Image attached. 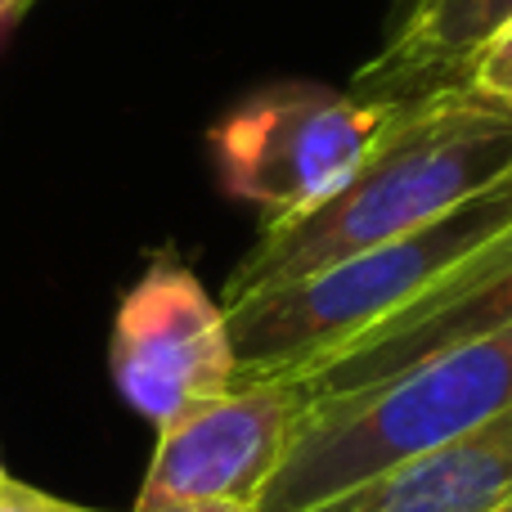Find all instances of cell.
Instances as JSON below:
<instances>
[{
  "mask_svg": "<svg viewBox=\"0 0 512 512\" xmlns=\"http://www.w3.org/2000/svg\"><path fill=\"white\" fill-rule=\"evenodd\" d=\"M508 23L512 0H405L391 41L369 68H360L351 95L405 104L441 86H463L468 63Z\"/></svg>",
  "mask_w": 512,
  "mask_h": 512,
  "instance_id": "9",
  "label": "cell"
},
{
  "mask_svg": "<svg viewBox=\"0 0 512 512\" xmlns=\"http://www.w3.org/2000/svg\"><path fill=\"white\" fill-rule=\"evenodd\" d=\"M14 14H23V5H18V0H0V18H5V23H9V18H14Z\"/></svg>",
  "mask_w": 512,
  "mask_h": 512,
  "instance_id": "13",
  "label": "cell"
},
{
  "mask_svg": "<svg viewBox=\"0 0 512 512\" xmlns=\"http://www.w3.org/2000/svg\"><path fill=\"white\" fill-rule=\"evenodd\" d=\"M512 504V409L310 512H499Z\"/></svg>",
  "mask_w": 512,
  "mask_h": 512,
  "instance_id": "8",
  "label": "cell"
},
{
  "mask_svg": "<svg viewBox=\"0 0 512 512\" xmlns=\"http://www.w3.org/2000/svg\"><path fill=\"white\" fill-rule=\"evenodd\" d=\"M108 364L122 400L158 432L239 387L225 301H216L171 252L153 256L122 297Z\"/></svg>",
  "mask_w": 512,
  "mask_h": 512,
  "instance_id": "5",
  "label": "cell"
},
{
  "mask_svg": "<svg viewBox=\"0 0 512 512\" xmlns=\"http://www.w3.org/2000/svg\"><path fill=\"white\" fill-rule=\"evenodd\" d=\"M135 512H261L256 504H162V508H135Z\"/></svg>",
  "mask_w": 512,
  "mask_h": 512,
  "instance_id": "12",
  "label": "cell"
},
{
  "mask_svg": "<svg viewBox=\"0 0 512 512\" xmlns=\"http://www.w3.org/2000/svg\"><path fill=\"white\" fill-rule=\"evenodd\" d=\"M396 104L328 90L319 81H279L234 104L212 126V158L230 198L252 203L265 221H292L364 167Z\"/></svg>",
  "mask_w": 512,
  "mask_h": 512,
  "instance_id": "4",
  "label": "cell"
},
{
  "mask_svg": "<svg viewBox=\"0 0 512 512\" xmlns=\"http://www.w3.org/2000/svg\"><path fill=\"white\" fill-rule=\"evenodd\" d=\"M499 512H512V504H504V508H499Z\"/></svg>",
  "mask_w": 512,
  "mask_h": 512,
  "instance_id": "16",
  "label": "cell"
},
{
  "mask_svg": "<svg viewBox=\"0 0 512 512\" xmlns=\"http://www.w3.org/2000/svg\"><path fill=\"white\" fill-rule=\"evenodd\" d=\"M0 512H104V508H90L77 504V499H59L50 490H36L27 481L5 477L0 481Z\"/></svg>",
  "mask_w": 512,
  "mask_h": 512,
  "instance_id": "11",
  "label": "cell"
},
{
  "mask_svg": "<svg viewBox=\"0 0 512 512\" xmlns=\"http://www.w3.org/2000/svg\"><path fill=\"white\" fill-rule=\"evenodd\" d=\"M512 409V324L378 387L310 400L261 512H310Z\"/></svg>",
  "mask_w": 512,
  "mask_h": 512,
  "instance_id": "2",
  "label": "cell"
},
{
  "mask_svg": "<svg viewBox=\"0 0 512 512\" xmlns=\"http://www.w3.org/2000/svg\"><path fill=\"white\" fill-rule=\"evenodd\" d=\"M5 477H9V472H5V463H0V481H5Z\"/></svg>",
  "mask_w": 512,
  "mask_h": 512,
  "instance_id": "14",
  "label": "cell"
},
{
  "mask_svg": "<svg viewBox=\"0 0 512 512\" xmlns=\"http://www.w3.org/2000/svg\"><path fill=\"white\" fill-rule=\"evenodd\" d=\"M18 5H23V9H27V0H18Z\"/></svg>",
  "mask_w": 512,
  "mask_h": 512,
  "instance_id": "17",
  "label": "cell"
},
{
  "mask_svg": "<svg viewBox=\"0 0 512 512\" xmlns=\"http://www.w3.org/2000/svg\"><path fill=\"white\" fill-rule=\"evenodd\" d=\"M512 324V230L490 239L481 252H472L463 265L418 292L405 310L373 324L342 351L319 360L315 369L301 373V387L310 400H333L351 391L378 387L468 337L495 333Z\"/></svg>",
  "mask_w": 512,
  "mask_h": 512,
  "instance_id": "7",
  "label": "cell"
},
{
  "mask_svg": "<svg viewBox=\"0 0 512 512\" xmlns=\"http://www.w3.org/2000/svg\"><path fill=\"white\" fill-rule=\"evenodd\" d=\"M310 396L297 378H248L185 423L158 432L135 508L256 504L292 445Z\"/></svg>",
  "mask_w": 512,
  "mask_h": 512,
  "instance_id": "6",
  "label": "cell"
},
{
  "mask_svg": "<svg viewBox=\"0 0 512 512\" xmlns=\"http://www.w3.org/2000/svg\"><path fill=\"white\" fill-rule=\"evenodd\" d=\"M463 86H472L481 99H490V104H499L512 113V23L468 63Z\"/></svg>",
  "mask_w": 512,
  "mask_h": 512,
  "instance_id": "10",
  "label": "cell"
},
{
  "mask_svg": "<svg viewBox=\"0 0 512 512\" xmlns=\"http://www.w3.org/2000/svg\"><path fill=\"white\" fill-rule=\"evenodd\" d=\"M504 230H512V176L414 234L342 256L306 279L225 301L239 382L301 378L373 324L405 310L418 292Z\"/></svg>",
  "mask_w": 512,
  "mask_h": 512,
  "instance_id": "3",
  "label": "cell"
},
{
  "mask_svg": "<svg viewBox=\"0 0 512 512\" xmlns=\"http://www.w3.org/2000/svg\"><path fill=\"white\" fill-rule=\"evenodd\" d=\"M5 27H9V23H5V18H0V32H5Z\"/></svg>",
  "mask_w": 512,
  "mask_h": 512,
  "instance_id": "15",
  "label": "cell"
},
{
  "mask_svg": "<svg viewBox=\"0 0 512 512\" xmlns=\"http://www.w3.org/2000/svg\"><path fill=\"white\" fill-rule=\"evenodd\" d=\"M512 176V113L472 86H441L396 104L342 194L292 221H270L225 279L221 301L306 279L364 248L391 243Z\"/></svg>",
  "mask_w": 512,
  "mask_h": 512,
  "instance_id": "1",
  "label": "cell"
}]
</instances>
